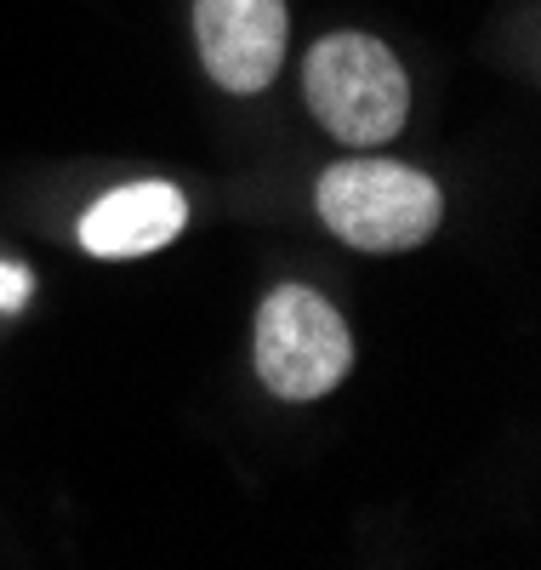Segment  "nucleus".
<instances>
[{
	"instance_id": "f257e3e1",
	"label": "nucleus",
	"mask_w": 541,
	"mask_h": 570,
	"mask_svg": "<svg viewBox=\"0 0 541 570\" xmlns=\"http://www.w3.org/2000/svg\"><path fill=\"white\" fill-rule=\"evenodd\" d=\"M314 212L342 246L393 257L427 246L445 223V188L427 171L387 160V155H348L314 177Z\"/></svg>"
},
{
	"instance_id": "f03ea898",
	"label": "nucleus",
	"mask_w": 541,
	"mask_h": 570,
	"mask_svg": "<svg viewBox=\"0 0 541 570\" xmlns=\"http://www.w3.org/2000/svg\"><path fill=\"white\" fill-rule=\"evenodd\" d=\"M303 104L342 149H382L411 120V75L365 29L319 35L303 58Z\"/></svg>"
},
{
	"instance_id": "7ed1b4c3",
	"label": "nucleus",
	"mask_w": 541,
	"mask_h": 570,
	"mask_svg": "<svg viewBox=\"0 0 541 570\" xmlns=\"http://www.w3.org/2000/svg\"><path fill=\"white\" fill-rule=\"evenodd\" d=\"M257 383L285 405H314L336 394L354 371V331L342 308L303 279H285L257 303L252 320Z\"/></svg>"
},
{
	"instance_id": "20e7f679",
	"label": "nucleus",
	"mask_w": 541,
	"mask_h": 570,
	"mask_svg": "<svg viewBox=\"0 0 541 570\" xmlns=\"http://www.w3.org/2000/svg\"><path fill=\"white\" fill-rule=\"evenodd\" d=\"M194 46L228 98H257L285 69L291 12L285 0H194Z\"/></svg>"
},
{
	"instance_id": "39448f33",
	"label": "nucleus",
	"mask_w": 541,
	"mask_h": 570,
	"mask_svg": "<svg viewBox=\"0 0 541 570\" xmlns=\"http://www.w3.org/2000/svg\"><path fill=\"white\" fill-rule=\"evenodd\" d=\"M188 228V195L166 177L120 183L80 212V246L104 263H131L166 252Z\"/></svg>"
},
{
	"instance_id": "423d86ee",
	"label": "nucleus",
	"mask_w": 541,
	"mask_h": 570,
	"mask_svg": "<svg viewBox=\"0 0 541 570\" xmlns=\"http://www.w3.org/2000/svg\"><path fill=\"white\" fill-rule=\"evenodd\" d=\"M35 297V268L18 257H0V314H23Z\"/></svg>"
}]
</instances>
